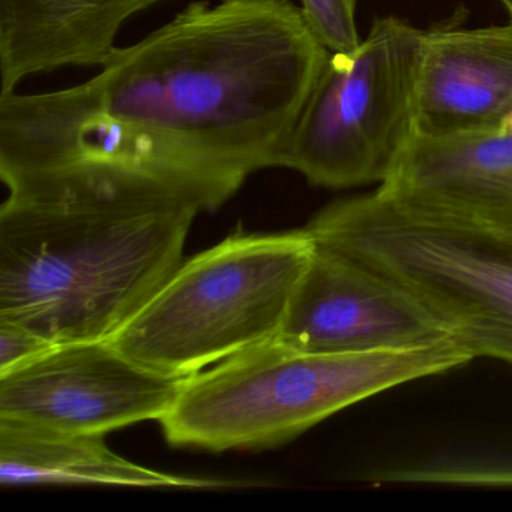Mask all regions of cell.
<instances>
[{"label": "cell", "mask_w": 512, "mask_h": 512, "mask_svg": "<svg viewBox=\"0 0 512 512\" xmlns=\"http://www.w3.org/2000/svg\"><path fill=\"white\" fill-rule=\"evenodd\" d=\"M293 0H206L73 88L0 97L4 184L83 173L215 211L278 157L329 56Z\"/></svg>", "instance_id": "obj_1"}, {"label": "cell", "mask_w": 512, "mask_h": 512, "mask_svg": "<svg viewBox=\"0 0 512 512\" xmlns=\"http://www.w3.org/2000/svg\"><path fill=\"white\" fill-rule=\"evenodd\" d=\"M0 319L52 344L109 340L181 266L199 203L82 175L8 184Z\"/></svg>", "instance_id": "obj_2"}, {"label": "cell", "mask_w": 512, "mask_h": 512, "mask_svg": "<svg viewBox=\"0 0 512 512\" xmlns=\"http://www.w3.org/2000/svg\"><path fill=\"white\" fill-rule=\"evenodd\" d=\"M472 359L454 338L361 353L304 352L274 338L188 377L160 424L176 448H277L371 395Z\"/></svg>", "instance_id": "obj_3"}, {"label": "cell", "mask_w": 512, "mask_h": 512, "mask_svg": "<svg viewBox=\"0 0 512 512\" xmlns=\"http://www.w3.org/2000/svg\"><path fill=\"white\" fill-rule=\"evenodd\" d=\"M314 250L305 229L238 230L182 262L109 341L151 370L196 376L278 337Z\"/></svg>", "instance_id": "obj_4"}, {"label": "cell", "mask_w": 512, "mask_h": 512, "mask_svg": "<svg viewBox=\"0 0 512 512\" xmlns=\"http://www.w3.org/2000/svg\"><path fill=\"white\" fill-rule=\"evenodd\" d=\"M304 229L415 296L473 358L512 365V235L416 217L376 191L332 203Z\"/></svg>", "instance_id": "obj_5"}, {"label": "cell", "mask_w": 512, "mask_h": 512, "mask_svg": "<svg viewBox=\"0 0 512 512\" xmlns=\"http://www.w3.org/2000/svg\"><path fill=\"white\" fill-rule=\"evenodd\" d=\"M424 34L388 16L353 52L329 53L277 167L316 187L382 184L415 134Z\"/></svg>", "instance_id": "obj_6"}, {"label": "cell", "mask_w": 512, "mask_h": 512, "mask_svg": "<svg viewBox=\"0 0 512 512\" xmlns=\"http://www.w3.org/2000/svg\"><path fill=\"white\" fill-rule=\"evenodd\" d=\"M185 380L139 364L109 340L56 344L0 374V419L106 436L161 421Z\"/></svg>", "instance_id": "obj_7"}, {"label": "cell", "mask_w": 512, "mask_h": 512, "mask_svg": "<svg viewBox=\"0 0 512 512\" xmlns=\"http://www.w3.org/2000/svg\"><path fill=\"white\" fill-rule=\"evenodd\" d=\"M449 338L440 320L407 290L316 247L277 340L304 352L361 353Z\"/></svg>", "instance_id": "obj_8"}, {"label": "cell", "mask_w": 512, "mask_h": 512, "mask_svg": "<svg viewBox=\"0 0 512 512\" xmlns=\"http://www.w3.org/2000/svg\"><path fill=\"white\" fill-rule=\"evenodd\" d=\"M376 194L416 217L512 235V127L415 133Z\"/></svg>", "instance_id": "obj_9"}, {"label": "cell", "mask_w": 512, "mask_h": 512, "mask_svg": "<svg viewBox=\"0 0 512 512\" xmlns=\"http://www.w3.org/2000/svg\"><path fill=\"white\" fill-rule=\"evenodd\" d=\"M512 116V20L425 32L415 133L446 137L502 128Z\"/></svg>", "instance_id": "obj_10"}, {"label": "cell", "mask_w": 512, "mask_h": 512, "mask_svg": "<svg viewBox=\"0 0 512 512\" xmlns=\"http://www.w3.org/2000/svg\"><path fill=\"white\" fill-rule=\"evenodd\" d=\"M164 0H0V97L35 74L103 67L122 26Z\"/></svg>", "instance_id": "obj_11"}, {"label": "cell", "mask_w": 512, "mask_h": 512, "mask_svg": "<svg viewBox=\"0 0 512 512\" xmlns=\"http://www.w3.org/2000/svg\"><path fill=\"white\" fill-rule=\"evenodd\" d=\"M4 485L94 484L142 488H215L214 479L170 475L115 454L103 434L68 433L0 419Z\"/></svg>", "instance_id": "obj_12"}, {"label": "cell", "mask_w": 512, "mask_h": 512, "mask_svg": "<svg viewBox=\"0 0 512 512\" xmlns=\"http://www.w3.org/2000/svg\"><path fill=\"white\" fill-rule=\"evenodd\" d=\"M308 25L332 53L353 52L361 44L356 29V0H301Z\"/></svg>", "instance_id": "obj_13"}, {"label": "cell", "mask_w": 512, "mask_h": 512, "mask_svg": "<svg viewBox=\"0 0 512 512\" xmlns=\"http://www.w3.org/2000/svg\"><path fill=\"white\" fill-rule=\"evenodd\" d=\"M53 346L25 326L0 319V374L34 361Z\"/></svg>", "instance_id": "obj_14"}, {"label": "cell", "mask_w": 512, "mask_h": 512, "mask_svg": "<svg viewBox=\"0 0 512 512\" xmlns=\"http://www.w3.org/2000/svg\"><path fill=\"white\" fill-rule=\"evenodd\" d=\"M500 4L503 5L506 11H508L509 17L512 20V0H499Z\"/></svg>", "instance_id": "obj_15"}]
</instances>
